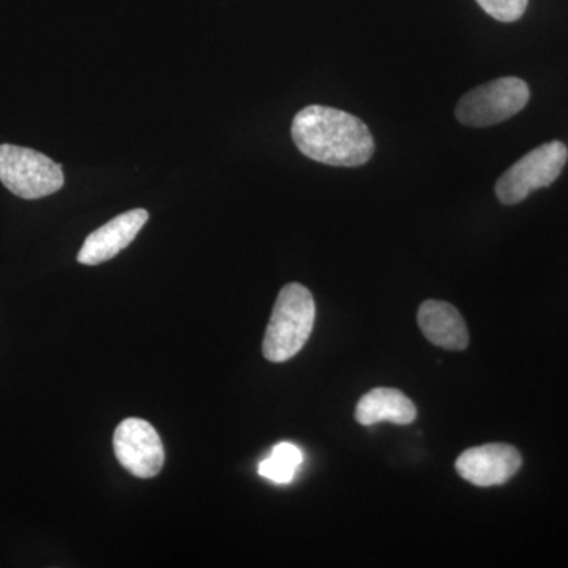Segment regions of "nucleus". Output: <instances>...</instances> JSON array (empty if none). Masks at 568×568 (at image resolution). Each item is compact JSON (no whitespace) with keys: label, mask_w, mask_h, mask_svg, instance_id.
<instances>
[{"label":"nucleus","mask_w":568,"mask_h":568,"mask_svg":"<svg viewBox=\"0 0 568 568\" xmlns=\"http://www.w3.org/2000/svg\"><path fill=\"white\" fill-rule=\"evenodd\" d=\"M291 133L298 151L328 166H362L375 153V140L368 126L349 112L335 108L306 106L295 115Z\"/></svg>","instance_id":"obj_1"},{"label":"nucleus","mask_w":568,"mask_h":568,"mask_svg":"<svg viewBox=\"0 0 568 568\" xmlns=\"http://www.w3.org/2000/svg\"><path fill=\"white\" fill-rule=\"evenodd\" d=\"M315 320L316 305L312 293L304 284H286L276 298L271 323L265 331L264 357L274 364L291 361L308 342Z\"/></svg>","instance_id":"obj_2"},{"label":"nucleus","mask_w":568,"mask_h":568,"mask_svg":"<svg viewBox=\"0 0 568 568\" xmlns=\"http://www.w3.org/2000/svg\"><path fill=\"white\" fill-rule=\"evenodd\" d=\"M0 182L9 192L22 200H40L62 189V166L52 162L50 156L20 148V145H0Z\"/></svg>","instance_id":"obj_3"},{"label":"nucleus","mask_w":568,"mask_h":568,"mask_svg":"<svg viewBox=\"0 0 568 568\" xmlns=\"http://www.w3.org/2000/svg\"><path fill=\"white\" fill-rule=\"evenodd\" d=\"M530 99L529 85L519 78H499L478 85L459 100L455 115L463 125L485 129L514 118Z\"/></svg>","instance_id":"obj_4"},{"label":"nucleus","mask_w":568,"mask_h":568,"mask_svg":"<svg viewBox=\"0 0 568 568\" xmlns=\"http://www.w3.org/2000/svg\"><path fill=\"white\" fill-rule=\"evenodd\" d=\"M567 160L568 149L564 142H547L534 149L500 175L496 183L497 197L506 205L521 203L536 190L551 185L562 173Z\"/></svg>","instance_id":"obj_5"},{"label":"nucleus","mask_w":568,"mask_h":568,"mask_svg":"<svg viewBox=\"0 0 568 568\" xmlns=\"http://www.w3.org/2000/svg\"><path fill=\"white\" fill-rule=\"evenodd\" d=\"M119 463L138 478L159 476L164 466V448L159 433L142 418H126L114 433Z\"/></svg>","instance_id":"obj_6"},{"label":"nucleus","mask_w":568,"mask_h":568,"mask_svg":"<svg viewBox=\"0 0 568 568\" xmlns=\"http://www.w3.org/2000/svg\"><path fill=\"white\" fill-rule=\"evenodd\" d=\"M521 455L508 444H487L467 448L455 463L459 476L476 487L507 484L521 467Z\"/></svg>","instance_id":"obj_7"},{"label":"nucleus","mask_w":568,"mask_h":568,"mask_svg":"<svg viewBox=\"0 0 568 568\" xmlns=\"http://www.w3.org/2000/svg\"><path fill=\"white\" fill-rule=\"evenodd\" d=\"M148 220L149 212L144 209H133L115 216L111 222L88 235L78 253V263L99 265L118 256L122 250L132 244Z\"/></svg>","instance_id":"obj_8"},{"label":"nucleus","mask_w":568,"mask_h":568,"mask_svg":"<svg viewBox=\"0 0 568 568\" xmlns=\"http://www.w3.org/2000/svg\"><path fill=\"white\" fill-rule=\"evenodd\" d=\"M418 325L433 345L448 351H463L469 345L465 320L447 302L426 301L418 310Z\"/></svg>","instance_id":"obj_9"},{"label":"nucleus","mask_w":568,"mask_h":568,"mask_svg":"<svg viewBox=\"0 0 568 568\" xmlns=\"http://www.w3.org/2000/svg\"><path fill=\"white\" fill-rule=\"evenodd\" d=\"M417 407L402 390L379 387L362 396L355 409L358 424L372 426L381 422L395 425H409L416 420Z\"/></svg>","instance_id":"obj_10"},{"label":"nucleus","mask_w":568,"mask_h":568,"mask_svg":"<svg viewBox=\"0 0 568 568\" xmlns=\"http://www.w3.org/2000/svg\"><path fill=\"white\" fill-rule=\"evenodd\" d=\"M304 463V454L294 444L280 443L272 450L271 457L260 465V476L274 484L286 485L294 480L295 473Z\"/></svg>","instance_id":"obj_11"},{"label":"nucleus","mask_w":568,"mask_h":568,"mask_svg":"<svg viewBox=\"0 0 568 568\" xmlns=\"http://www.w3.org/2000/svg\"><path fill=\"white\" fill-rule=\"evenodd\" d=\"M477 3L495 20L514 22L525 14L529 0H477Z\"/></svg>","instance_id":"obj_12"}]
</instances>
